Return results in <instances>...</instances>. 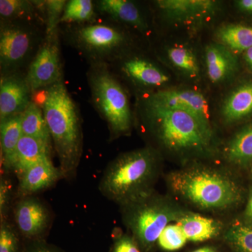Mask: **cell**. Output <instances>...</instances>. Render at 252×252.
I'll return each mask as SVG.
<instances>
[{"instance_id":"836d02e7","label":"cell","mask_w":252,"mask_h":252,"mask_svg":"<svg viewBox=\"0 0 252 252\" xmlns=\"http://www.w3.org/2000/svg\"><path fill=\"white\" fill-rule=\"evenodd\" d=\"M236 4L239 9L252 14V0H240L236 1Z\"/></svg>"},{"instance_id":"3957f363","label":"cell","mask_w":252,"mask_h":252,"mask_svg":"<svg viewBox=\"0 0 252 252\" xmlns=\"http://www.w3.org/2000/svg\"><path fill=\"white\" fill-rule=\"evenodd\" d=\"M158 172V160L152 149L127 152L109 163L101 179L99 190L122 206L153 192Z\"/></svg>"},{"instance_id":"e0dca14e","label":"cell","mask_w":252,"mask_h":252,"mask_svg":"<svg viewBox=\"0 0 252 252\" xmlns=\"http://www.w3.org/2000/svg\"><path fill=\"white\" fill-rule=\"evenodd\" d=\"M122 71L136 84L146 87L161 86L170 79L165 73L153 63L141 58L126 60L123 63Z\"/></svg>"},{"instance_id":"8d00e7d4","label":"cell","mask_w":252,"mask_h":252,"mask_svg":"<svg viewBox=\"0 0 252 252\" xmlns=\"http://www.w3.org/2000/svg\"><path fill=\"white\" fill-rule=\"evenodd\" d=\"M191 252H218L216 248L211 246L203 247Z\"/></svg>"},{"instance_id":"8992f818","label":"cell","mask_w":252,"mask_h":252,"mask_svg":"<svg viewBox=\"0 0 252 252\" xmlns=\"http://www.w3.org/2000/svg\"><path fill=\"white\" fill-rule=\"evenodd\" d=\"M94 106L115 136L126 135L132 125L128 97L125 89L104 64H97L89 73Z\"/></svg>"},{"instance_id":"484cf974","label":"cell","mask_w":252,"mask_h":252,"mask_svg":"<svg viewBox=\"0 0 252 252\" xmlns=\"http://www.w3.org/2000/svg\"><path fill=\"white\" fill-rule=\"evenodd\" d=\"M167 56L175 67L189 77H198L200 68L196 57L190 49L184 46L171 47L167 50Z\"/></svg>"},{"instance_id":"d590c367","label":"cell","mask_w":252,"mask_h":252,"mask_svg":"<svg viewBox=\"0 0 252 252\" xmlns=\"http://www.w3.org/2000/svg\"><path fill=\"white\" fill-rule=\"evenodd\" d=\"M244 57H245V61H246L250 70L252 71V46L245 51Z\"/></svg>"},{"instance_id":"7402d4cb","label":"cell","mask_w":252,"mask_h":252,"mask_svg":"<svg viewBox=\"0 0 252 252\" xmlns=\"http://www.w3.org/2000/svg\"><path fill=\"white\" fill-rule=\"evenodd\" d=\"M21 114L14 116L1 122L0 141L3 165L9 168L18 142L23 136L21 129Z\"/></svg>"},{"instance_id":"603a6c76","label":"cell","mask_w":252,"mask_h":252,"mask_svg":"<svg viewBox=\"0 0 252 252\" xmlns=\"http://www.w3.org/2000/svg\"><path fill=\"white\" fill-rule=\"evenodd\" d=\"M217 37L232 52H245L252 46V27L228 25L218 30Z\"/></svg>"},{"instance_id":"7a4b0ae2","label":"cell","mask_w":252,"mask_h":252,"mask_svg":"<svg viewBox=\"0 0 252 252\" xmlns=\"http://www.w3.org/2000/svg\"><path fill=\"white\" fill-rule=\"evenodd\" d=\"M149 128L162 147L180 157L206 156L212 152L211 126L184 111L144 102Z\"/></svg>"},{"instance_id":"277c9868","label":"cell","mask_w":252,"mask_h":252,"mask_svg":"<svg viewBox=\"0 0 252 252\" xmlns=\"http://www.w3.org/2000/svg\"><path fill=\"white\" fill-rule=\"evenodd\" d=\"M168 182L176 195L203 210H227L241 200V190L236 182L210 167L193 166L172 172Z\"/></svg>"},{"instance_id":"f1b7e54d","label":"cell","mask_w":252,"mask_h":252,"mask_svg":"<svg viewBox=\"0 0 252 252\" xmlns=\"http://www.w3.org/2000/svg\"><path fill=\"white\" fill-rule=\"evenodd\" d=\"M188 241L180 225L177 223H170L162 230L158 240V245L167 252L177 251L185 246Z\"/></svg>"},{"instance_id":"4dcf8cb0","label":"cell","mask_w":252,"mask_h":252,"mask_svg":"<svg viewBox=\"0 0 252 252\" xmlns=\"http://www.w3.org/2000/svg\"><path fill=\"white\" fill-rule=\"evenodd\" d=\"M18 238L12 227L4 220L0 227V252H16Z\"/></svg>"},{"instance_id":"d4e9b609","label":"cell","mask_w":252,"mask_h":252,"mask_svg":"<svg viewBox=\"0 0 252 252\" xmlns=\"http://www.w3.org/2000/svg\"><path fill=\"white\" fill-rule=\"evenodd\" d=\"M224 240L235 252H252V223H234L225 231Z\"/></svg>"},{"instance_id":"f35d334b","label":"cell","mask_w":252,"mask_h":252,"mask_svg":"<svg viewBox=\"0 0 252 252\" xmlns=\"http://www.w3.org/2000/svg\"></svg>"},{"instance_id":"5bb4252c","label":"cell","mask_w":252,"mask_h":252,"mask_svg":"<svg viewBox=\"0 0 252 252\" xmlns=\"http://www.w3.org/2000/svg\"><path fill=\"white\" fill-rule=\"evenodd\" d=\"M61 177L60 169L53 165L51 158L38 162L28 169L20 176L18 182V195L26 198L33 193L49 188Z\"/></svg>"},{"instance_id":"8fae6325","label":"cell","mask_w":252,"mask_h":252,"mask_svg":"<svg viewBox=\"0 0 252 252\" xmlns=\"http://www.w3.org/2000/svg\"><path fill=\"white\" fill-rule=\"evenodd\" d=\"M156 4L167 19L185 24L202 22L220 8L212 0H159Z\"/></svg>"},{"instance_id":"7c38bea8","label":"cell","mask_w":252,"mask_h":252,"mask_svg":"<svg viewBox=\"0 0 252 252\" xmlns=\"http://www.w3.org/2000/svg\"><path fill=\"white\" fill-rule=\"evenodd\" d=\"M31 93L26 79L14 75L1 77L0 85L1 122L22 114L31 103Z\"/></svg>"},{"instance_id":"4fadbf2b","label":"cell","mask_w":252,"mask_h":252,"mask_svg":"<svg viewBox=\"0 0 252 252\" xmlns=\"http://www.w3.org/2000/svg\"><path fill=\"white\" fill-rule=\"evenodd\" d=\"M18 229L24 236L32 238L45 231L49 222L47 209L38 199L26 197L18 202L14 211Z\"/></svg>"},{"instance_id":"9c48e42d","label":"cell","mask_w":252,"mask_h":252,"mask_svg":"<svg viewBox=\"0 0 252 252\" xmlns=\"http://www.w3.org/2000/svg\"><path fill=\"white\" fill-rule=\"evenodd\" d=\"M34 33L29 28L14 24L1 26L0 64L4 72L19 67L31 54L34 44Z\"/></svg>"},{"instance_id":"4316f807","label":"cell","mask_w":252,"mask_h":252,"mask_svg":"<svg viewBox=\"0 0 252 252\" xmlns=\"http://www.w3.org/2000/svg\"><path fill=\"white\" fill-rule=\"evenodd\" d=\"M94 16V4L91 0H71L64 8L61 19L63 23H86Z\"/></svg>"},{"instance_id":"cb8c5ba5","label":"cell","mask_w":252,"mask_h":252,"mask_svg":"<svg viewBox=\"0 0 252 252\" xmlns=\"http://www.w3.org/2000/svg\"><path fill=\"white\" fill-rule=\"evenodd\" d=\"M21 129L23 135L50 143L51 137L44 113L34 102H31L21 114Z\"/></svg>"},{"instance_id":"ba28073f","label":"cell","mask_w":252,"mask_h":252,"mask_svg":"<svg viewBox=\"0 0 252 252\" xmlns=\"http://www.w3.org/2000/svg\"><path fill=\"white\" fill-rule=\"evenodd\" d=\"M77 45L94 57L109 58L126 42L122 32L105 24H90L78 28L74 34Z\"/></svg>"},{"instance_id":"d6986e66","label":"cell","mask_w":252,"mask_h":252,"mask_svg":"<svg viewBox=\"0 0 252 252\" xmlns=\"http://www.w3.org/2000/svg\"><path fill=\"white\" fill-rule=\"evenodd\" d=\"M176 223L180 225L187 240L195 243L215 238L222 229L219 220L190 212H185Z\"/></svg>"},{"instance_id":"44dd1931","label":"cell","mask_w":252,"mask_h":252,"mask_svg":"<svg viewBox=\"0 0 252 252\" xmlns=\"http://www.w3.org/2000/svg\"><path fill=\"white\" fill-rule=\"evenodd\" d=\"M227 160L238 167L252 161V123L239 131L225 147Z\"/></svg>"},{"instance_id":"30bf717a","label":"cell","mask_w":252,"mask_h":252,"mask_svg":"<svg viewBox=\"0 0 252 252\" xmlns=\"http://www.w3.org/2000/svg\"><path fill=\"white\" fill-rule=\"evenodd\" d=\"M144 102L163 108L184 111L211 126L210 109L201 93L190 89H165L149 94Z\"/></svg>"},{"instance_id":"5b68a950","label":"cell","mask_w":252,"mask_h":252,"mask_svg":"<svg viewBox=\"0 0 252 252\" xmlns=\"http://www.w3.org/2000/svg\"><path fill=\"white\" fill-rule=\"evenodd\" d=\"M121 207L124 223L145 250L153 248L167 225L177 222L185 212L154 191Z\"/></svg>"},{"instance_id":"e575fe53","label":"cell","mask_w":252,"mask_h":252,"mask_svg":"<svg viewBox=\"0 0 252 252\" xmlns=\"http://www.w3.org/2000/svg\"><path fill=\"white\" fill-rule=\"evenodd\" d=\"M245 217L250 221V223H252V189L250 192L248 205H247L246 210H245Z\"/></svg>"},{"instance_id":"d6a6232c","label":"cell","mask_w":252,"mask_h":252,"mask_svg":"<svg viewBox=\"0 0 252 252\" xmlns=\"http://www.w3.org/2000/svg\"><path fill=\"white\" fill-rule=\"evenodd\" d=\"M113 252H140L137 241L127 235L120 237L114 244Z\"/></svg>"},{"instance_id":"1f68e13d","label":"cell","mask_w":252,"mask_h":252,"mask_svg":"<svg viewBox=\"0 0 252 252\" xmlns=\"http://www.w3.org/2000/svg\"><path fill=\"white\" fill-rule=\"evenodd\" d=\"M11 195V185L8 180L1 178L0 182V215L1 220H4V216L7 212Z\"/></svg>"},{"instance_id":"52a82bcc","label":"cell","mask_w":252,"mask_h":252,"mask_svg":"<svg viewBox=\"0 0 252 252\" xmlns=\"http://www.w3.org/2000/svg\"><path fill=\"white\" fill-rule=\"evenodd\" d=\"M56 36L55 32L46 36L30 66L25 79L31 92L49 88L62 81L59 44Z\"/></svg>"},{"instance_id":"ffe728a7","label":"cell","mask_w":252,"mask_h":252,"mask_svg":"<svg viewBox=\"0 0 252 252\" xmlns=\"http://www.w3.org/2000/svg\"><path fill=\"white\" fill-rule=\"evenodd\" d=\"M99 9L111 17L136 29L145 31L147 28L140 10L133 2L127 0H101L97 2Z\"/></svg>"},{"instance_id":"6da1fadb","label":"cell","mask_w":252,"mask_h":252,"mask_svg":"<svg viewBox=\"0 0 252 252\" xmlns=\"http://www.w3.org/2000/svg\"><path fill=\"white\" fill-rule=\"evenodd\" d=\"M43 113L63 177L77 170L83 152L82 127L75 102L62 81L47 88Z\"/></svg>"},{"instance_id":"74e56055","label":"cell","mask_w":252,"mask_h":252,"mask_svg":"<svg viewBox=\"0 0 252 252\" xmlns=\"http://www.w3.org/2000/svg\"><path fill=\"white\" fill-rule=\"evenodd\" d=\"M34 252H53L50 251V250H48V249L41 248V249H38V250H36L35 251H34Z\"/></svg>"},{"instance_id":"ac0fdd59","label":"cell","mask_w":252,"mask_h":252,"mask_svg":"<svg viewBox=\"0 0 252 252\" xmlns=\"http://www.w3.org/2000/svg\"><path fill=\"white\" fill-rule=\"evenodd\" d=\"M221 115L227 124H234L252 115V81L244 83L223 101Z\"/></svg>"},{"instance_id":"83f0119b","label":"cell","mask_w":252,"mask_h":252,"mask_svg":"<svg viewBox=\"0 0 252 252\" xmlns=\"http://www.w3.org/2000/svg\"><path fill=\"white\" fill-rule=\"evenodd\" d=\"M34 10V6L31 1L24 0L0 1V16L8 21L32 17Z\"/></svg>"},{"instance_id":"2e32d148","label":"cell","mask_w":252,"mask_h":252,"mask_svg":"<svg viewBox=\"0 0 252 252\" xmlns=\"http://www.w3.org/2000/svg\"><path fill=\"white\" fill-rule=\"evenodd\" d=\"M48 158H50V143L23 135L8 170H12L19 177L30 167Z\"/></svg>"},{"instance_id":"9a60e30c","label":"cell","mask_w":252,"mask_h":252,"mask_svg":"<svg viewBox=\"0 0 252 252\" xmlns=\"http://www.w3.org/2000/svg\"><path fill=\"white\" fill-rule=\"evenodd\" d=\"M205 63L209 79L214 84L228 80L238 70L236 56L220 44H212L205 49Z\"/></svg>"},{"instance_id":"f546056e","label":"cell","mask_w":252,"mask_h":252,"mask_svg":"<svg viewBox=\"0 0 252 252\" xmlns=\"http://www.w3.org/2000/svg\"><path fill=\"white\" fill-rule=\"evenodd\" d=\"M46 14V33L54 34L64 12L67 2L64 0H48L42 1Z\"/></svg>"}]
</instances>
